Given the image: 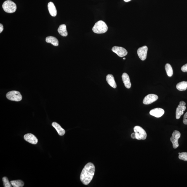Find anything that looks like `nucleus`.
Here are the masks:
<instances>
[{"instance_id": "obj_1", "label": "nucleus", "mask_w": 187, "mask_h": 187, "mask_svg": "<svg viewBox=\"0 0 187 187\" xmlns=\"http://www.w3.org/2000/svg\"><path fill=\"white\" fill-rule=\"evenodd\" d=\"M95 172V166L92 163H89L85 166L80 176V179L83 184L87 185L90 183L93 178Z\"/></svg>"}, {"instance_id": "obj_2", "label": "nucleus", "mask_w": 187, "mask_h": 187, "mask_svg": "<svg viewBox=\"0 0 187 187\" xmlns=\"http://www.w3.org/2000/svg\"><path fill=\"white\" fill-rule=\"evenodd\" d=\"M92 30L94 33L97 34H102L108 31V27L104 22L100 20L95 24Z\"/></svg>"}, {"instance_id": "obj_3", "label": "nucleus", "mask_w": 187, "mask_h": 187, "mask_svg": "<svg viewBox=\"0 0 187 187\" xmlns=\"http://www.w3.org/2000/svg\"><path fill=\"white\" fill-rule=\"evenodd\" d=\"M2 7L6 13H13L17 10V6L13 1H7L3 3Z\"/></svg>"}, {"instance_id": "obj_4", "label": "nucleus", "mask_w": 187, "mask_h": 187, "mask_svg": "<svg viewBox=\"0 0 187 187\" xmlns=\"http://www.w3.org/2000/svg\"><path fill=\"white\" fill-rule=\"evenodd\" d=\"M134 131L135 134L136 139L137 140H144L146 139L147 137L146 132L142 127L136 126L134 128Z\"/></svg>"}, {"instance_id": "obj_5", "label": "nucleus", "mask_w": 187, "mask_h": 187, "mask_svg": "<svg viewBox=\"0 0 187 187\" xmlns=\"http://www.w3.org/2000/svg\"><path fill=\"white\" fill-rule=\"evenodd\" d=\"M6 96L9 100L19 102L22 100V96L18 91H13L9 92L6 94Z\"/></svg>"}, {"instance_id": "obj_6", "label": "nucleus", "mask_w": 187, "mask_h": 187, "mask_svg": "<svg viewBox=\"0 0 187 187\" xmlns=\"http://www.w3.org/2000/svg\"><path fill=\"white\" fill-rule=\"evenodd\" d=\"M180 137V133L178 131L175 130L172 133V137L170 138V141L172 143V146L176 149L179 146L178 140Z\"/></svg>"}, {"instance_id": "obj_7", "label": "nucleus", "mask_w": 187, "mask_h": 187, "mask_svg": "<svg viewBox=\"0 0 187 187\" xmlns=\"http://www.w3.org/2000/svg\"><path fill=\"white\" fill-rule=\"evenodd\" d=\"M185 105L186 103L184 102L181 101L180 102L179 105L177 107L176 111V118L177 119H180L182 115L184 114V112L186 109Z\"/></svg>"}, {"instance_id": "obj_8", "label": "nucleus", "mask_w": 187, "mask_h": 187, "mask_svg": "<svg viewBox=\"0 0 187 187\" xmlns=\"http://www.w3.org/2000/svg\"><path fill=\"white\" fill-rule=\"evenodd\" d=\"M112 50L113 52L117 54L119 57H120L125 56L128 54L127 50L122 47L114 46L112 48Z\"/></svg>"}, {"instance_id": "obj_9", "label": "nucleus", "mask_w": 187, "mask_h": 187, "mask_svg": "<svg viewBox=\"0 0 187 187\" xmlns=\"http://www.w3.org/2000/svg\"><path fill=\"white\" fill-rule=\"evenodd\" d=\"M159 98L157 95L154 94H150L147 95L144 98L143 103L144 104H150L156 101Z\"/></svg>"}, {"instance_id": "obj_10", "label": "nucleus", "mask_w": 187, "mask_h": 187, "mask_svg": "<svg viewBox=\"0 0 187 187\" xmlns=\"http://www.w3.org/2000/svg\"><path fill=\"white\" fill-rule=\"evenodd\" d=\"M148 47L146 46L139 48L137 50V54L141 60L144 61L146 59Z\"/></svg>"}, {"instance_id": "obj_11", "label": "nucleus", "mask_w": 187, "mask_h": 187, "mask_svg": "<svg viewBox=\"0 0 187 187\" xmlns=\"http://www.w3.org/2000/svg\"><path fill=\"white\" fill-rule=\"evenodd\" d=\"M24 139L26 141L32 144L36 145L38 143V139L36 136L31 133L26 134L24 136Z\"/></svg>"}, {"instance_id": "obj_12", "label": "nucleus", "mask_w": 187, "mask_h": 187, "mask_svg": "<svg viewBox=\"0 0 187 187\" xmlns=\"http://www.w3.org/2000/svg\"><path fill=\"white\" fill-rule=\"evenodd\" d=\"M164 110L160 108H157L151 110L150 114L156 118H160L164 114Z\"/></svg>"}, {"instance_id": "obj_13", "label": "nucleus", "mask_w": 187, "mask_h": 187, "mask_svg": "<svg viewBox=\"0 0 187 187\" xmlns=\"http://www.w3.org/2000/svg\"><path fill=\"white\" fill-rule=\"evenodd\" d=\"M122 78L123 82H124L125 87L127 89H130L131 84L130 81V78L127 73H123Z\"/></svg>"}, {"instance_id": "obj_14", "label": "nucleus", "mask_w": 187, "mask_h": 187, "mask_svg": "<svg viewBox=\"0 0 187 187\" xmlns=\"http://www.w3.org/2000/svg\"><path fill=\"white\" fill-rule=\"evenodd\" d=\"M48 7L51 15L53 17H56L57 15V11L54 3L52 2H50L48 4Z\"/></svg>"}, {"instance_id": "obj_15", "label": "nucleus", "mask_w": 187, "mask_h": 187, "mask_svg": "<svg viewBox=\"0 0 187 187\" xmlns=\"http://www.w3.org/2000/svg\"><path fill=\"white\" fill-rule=\"evenodd\" d=\"M106 80L108 84L113 88L116 89L117 87L114 77L111 74H108L106 76Z\"/></svg>"}, {"instance_id": "obj_16", "label": "nucleus", "mask_w": 187, "mask_h": 187, "mask_svg": "<svg viewBox=\"0 0 187 187\" xmlns=\"http://www.w3.org/2000/svg\"><path fill=\"white\" fill-rule=\"evenodd\" d=\"M52 126L56 129L59 135L62 136L65 135V131L61 127L59 124L56 122L52 123Z\"/></svg>"}, {"instance_id": "obj_17", "label": "nucleus", "mask_w": 187, "mask_h": 187, "mask_svg": "<svg viewBox=\"0 0 187 187\" xmlns=\"http://www.w3.org/2000/svg\"><path fill=\"white\" fill-rule=\"evenodd\" d=\"M46 41L48 43H50L54 46H57L59 45V41L56 38L52 36L47 37Z\"/></svg>"}, {"instance_id": "obj_18", "label": "nucleus", "mask_w": 187, "mask_h": 187, "mask_svg": "<svg viewBox=\"0 0 187 187\" xmlns=\"http://www.w3.org/2000/svg\"><path fill=\"white\" fill-rule=\"evenodd\" d=\"M60 35L63 36H66L68 35V32L67 31L66 26L65 24L61 25L57 30Z\"/></svg>"}, {"instance_id": "obj_19", "label": "nucleus", "mask_w": 187, "mask_h": 187, "mask_svg": "<svg viewBox=\"0 0 187 187\" xmlns=\"http://www.w3.org/2000/svg\"><path fill=\"white\" fill-rule=\"evenodd\" d=\"M176 88L178 90L182 91L186 90L187 81H183L179 83L176 85Z\"/></svg>"}, {"instance_id": "obj_20", "label": "nucleus", "mask_w": 187, "mask_h": 187, "mask_svg": "<svg viewBox=\"0 0 187 187\" xmlns=\"http://www.w3.org/2000/svg\"><path fill=\"white\" fill-rule=\"evenodd\" d=\"M11 185L14 187H22L24 185V183L20 180H12L10 182Z\"/></svg>"}, {"instance_id": "obj_21", "label": "nucleus", "mask_w": 187, "mask_h": 187, "mask_svg": "<svg viewBox=\"0 0 187 187\" xmlns=\"http://www.w3.org/2000/svg\"><path fill=\"white\" fill-rule=\"evenodd\" d=\"M165 70L167 75L169 77H171L173 75V70L171 65L169 63H167L165 66Z\"/></svg>"}, {"instance_id": "obj_22", "label": "nucleus", "mask_w": 187, "mask_h": 187, "mask_svg": "<svg viewBox=\"0 0 187 187\" xmlns=\"http://www.w3.org/2000/svg\"><path fill=\"white\" fill-rule=\"evenodd\" d=\"M2 180L5 187H12V185L11 184V182L10 183V182H9L7 177H3Z\"/></svg>"}, {"instance_id": "obj_23", "label": "nucleus", "mask_w": 187, "mask_h": 187, "mask_svg": "<svg viewBox=\"0 0 187 187\" xmlns=\"http://www.w3.org/2000/svg\"><path fill=\"white\" fill-rule=\"evenodd\" d=\"M179 159L182 160L187 161V153H180L178 156Z\"/></svg>"}, {"instance_id": "obj_24", "label": "nucleus", "mask_w": 187, "mask_h": 187, "mask_svg": "<svg viewBox=\"0 0 187 187\" xmlns=\"http://www.w3.org/2000/svg\"><path fill=\"white\" fill-rule=\"evenodd\" d=\"M181 70L183 72L187 73V63L182 67Z\"/></svg>"}, {"instance_id": "obj_25", "label": "nucleus", "mask_w": 187, "mask_h": 187, "mask_svg": "<svg viewBox=\"0 0 187 187\" xmlns=\"http://www.w3.org/2000/svg\"><path fill=\"white\" fill-rule=\"evenodd\" d=\"M183 122L184 124L185 125H187V112L184 115V116Z\"/></svg>"}, {"instance_id": "obj_26", "label": "nucleus", "mask_w": 187, "mask_h": 187, "mask_svg": "<svg viewBox=\"0 0 187 187\" xmlns=\"http://www.w3.org/2000/svg\"><path fill=\"white\" fill-rule=\"evenodd\" d=\"M3 30H4V28H3V26L2 24H0V33H1V32L3 31Z\"/></svg>"}, {"instance_id": "obj_27", "label": "nucleus", "mask_w": 187, "mask_h": 187, "mask_svg": "<svg viewBox=\"0 0 187 187\" xmlns=\"http://www.w3.org/2000/svg\"><path fill=\"white\" fill-rule=\"evenodd\" d=\"M131 137L132 139H136V135L135 133H133L131 135Z\"/></svg>"}, {"instance_id": "obj_28", "label": "nucleus", "mask_w": 187, "mask_h": 187, "mask_svg": "<svg viewBox=\"0 0 187 187\" xmlns=\"http://www.w3.org/2000/svg\"><path fill=\"white\" fill-rule=\"evenodd\" d=\"M124 1H125L126 2H129L131 1V0H124Z\"/></svg>"}, {"instance_id": "obj_29", "label": "nucleus", "mask_w": 187, "mask_h": 187, "mask_svg": "<svg viewBox=\"0 0 187 187\" xmlns=\"http://www.w3.org/2000/svg\"><path fill=\"white\" fill-rule=\"evenodd\" d=\"M126 58L125 57H124V58H123V59L124 60H125L126 59Z\"/></svg>"}, {"instance_id": "obj_30", "label": "nucleus", "mask_w": 187, "mask_h": 187, "mask_svg": "<svg viewBox=\"0 0 187 187\" xmlns=\"http://www.w3.org/2000/svg\"><path fill=\"white\" fill-rule=\"evenodd\" d=\"M180 153H178V154H180Z\"/></svg>"}]
</instances>
